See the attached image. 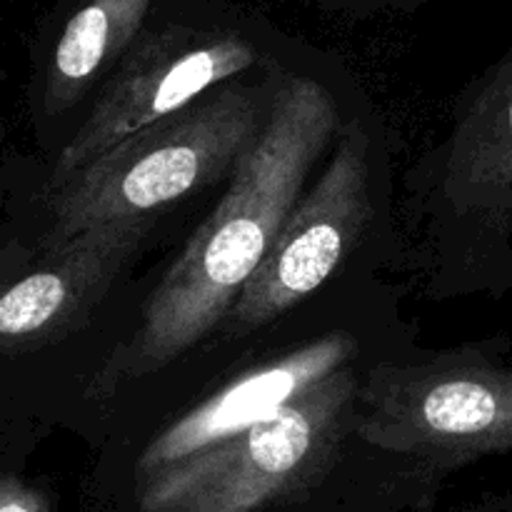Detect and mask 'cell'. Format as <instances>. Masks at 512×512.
Wrapping results in <instances>:
<instances>
[{"mask_svg":"<svg viewBox=\"0 0 512 512\" xmlns=\"http://www.w3.org/2000/svg\"><path fill=\"white\" fill-rule=\"evenodd\" d=\"M405 218L430 300L512 293V48L408 173Z\"/></svg>","mask_w":512,"mask_h":512,"instance_id":"3957f363","label":"cell"},{"mask_svg":"<svg viewBox=\"0 0 512 512\" xmlns=\"http://www.w3.org/2000/svg\"><path fill=\"white\" fill-rule=\"evenodd\" d=\"M283 80H228L53 185L43 245L100 228L150 233L175 205L233 175L263 133Z\"/></svg>","mask_w":512,"mask_h":512,"instance_id":"277c9868","label":"cell"},{"mask_svg":"<svg viewBox=\"0 0 512 512\" xmlns=\"http://www.w3.org/2000/svg\"><path fill=\"white\" fill-rule=\"evenodd\" d=\"M415 345V330L400 318L398 298L373 273L350 280L338 303L298 343L248 363L210 393L160 420L158 428L120 450L93 475L88 500L115 493L178 460L225 443L265 423L328 375L365 360H383Z\"/></svg>","mask_w":512,"mask_h":512,"instance_id":"5b68a950","label":"cell"},{"mask_svg":"<svg viewBox=\"0 0 512 512\" xmlns=\"http://www.w3.org/2000/svg\"><path fill=\"white\" fill-rule=\"evenodd\" d=\"M148 235L100 228L43 245L38 268L0 290V345L35 350L78 333L138 260Z\"/></svg>","mask_w":512,"mask_h":512,"instance_id":"9c48e42d","label":"cell"},{"mask_svg":"<svg viewBox=\"0 0 512 512\" xmlns=\"http://www.w3.org/2000/svg\"><path fill=\"white\" fill-rule=\"evenodd\" d=\"M145 0H95L73 15L55 43L43 93L45 120L78 110L105 65L118 58L143 15Z\"/></svg>","mask_w":512,"mask_h":512,"instance_id":"30bf717a","label":"cell"},{"mask_svg":"<svg viewBox=\"0 0 512 512\" xmlns=\"http://www.w3.org/2000/svg\"><path fill=\"white\" fill-rule=\"evenodd\" d=\"M0 512H53L43 490L15 475H0Z\"/></svg>","mask_w":512,"mask_h":512,"instance_id":"8fae6325","label":"cell"},{"mask_svg":"<svg viewBox=\"0 0 512 512\" xmlns=\"http://www.w3.org/2000/svg\"><path fill=\"white\" fill-rule=\"evenodd\" d=\"M375 363L328 375L265 423L85 500L83 512H430L443 475L363 433Z\"/></svg>","mask_w":512,"mask_h":512,"instance_id":"6da1fadb","label":"cell"},{"mask_svg":"<svg viewBox=\"0 0 512 512\" xmlns=\"http://www.w3.org/2000/svg\"><path fill=\"white\" fill-rule=\"evenodd\" d=\"M348 110L320 80H283L263 133L235 165L220 203L148 295L133 338L95 373V398H113L155 378L223 325L273 250Z\"/></svg>","mask_w":512,"mask_h":512,"instance_id":"7a4b0ae2","label":"cell"},{"mask_svg":"<svg viewBox=\"0 0 512 512\" xmlns=\"http://www.w3.org/2000/svg\"><path fill=\"white\" fill-rule=\"evenodd\" d=\"M385 240H398L385 133L373 110L350 108L323 173L300 195L265 263L215 333L243 340L273 328L335 280L363 273L360 260L378 263Z\"/></svg>","mask_w":512,"mask_h":512,"instance_id":"8992f818","label":"cell"},{"mask_svg":"<svg viewBox=\"0 0 512 512\" xmlns=\"http://www.w3.org/2000/svg\"><path fill=\"white\" fill-rule=\"evenodd\" d=\"M258 53L243 38L215 35L175 45L173 40L135 55L95 98L55 158L50 188L113 148L128 135L180 113L210 90L248 73Z\"/></svg>","mask_w":512,"mask_h":512,"instance_id":"ba28073f","label":"cell"},{"mask_svg":"<svg viewBox=\"0 0 512 512\" xmlns=\"http://www.w3.org/2000/svg\"><path fill=\"white\" fill-rule=\"evenodd\" d=\"M510 340L450 350L418 343L368 368L363 433L378 448L410 455L445 480L485 458L512 455Z\"/></svg>","mask_w":512,"mask_h":512,"instance_id":"52a82bcc","label":"cell"},{"mask_svg":"<svg viewBox=\"0 0 512 512\" xmlns=\"http://www.w3.org/2000/svg\"><path fill=\"white\" fill-rule=\"evenodd\" d=\"M448 512H512V493L490 495V498L478 500V503L463 505V508H455Z\"/></svg>","mask_w":512,"mask_h":512,"instance_id":"7c38bea8","label":"cell"}]
</instances>
